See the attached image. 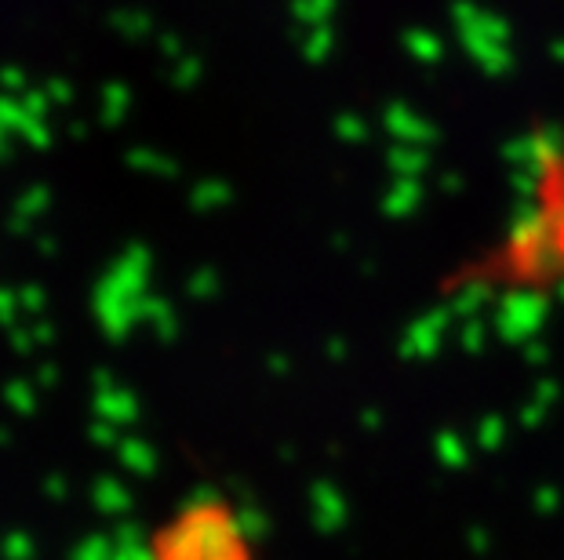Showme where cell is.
Masks as SVG:
<instances>
[{
    "mask_svg": "<svg viewBox=\"0 0 564 560\" xmlns=\"http://www.w3.org/2000/svg\"><path fill=\"white\" fill-rule=\"evenodd\" d=\"M241 539L237 517L226 520L219 510L182 513L157 542V560H244Z\"/></svg>",
    "mask_w": 564,
    "mask_h": 560,
    "instance_id": "1",
    "label": "cell"
},
{
    "mask_svg": "<svg viewBox=\"0 0 564 560\" xmlns=\"http://www.w3.org/2000/svg\"><path fill=\"white\" fill-rule=\"evenodd\" d=\"M135 259H142V251H128V259L117 262L113 273H106L95 291V313H99V324L106 335L121 339L128 324L139 317V295L135 291L142 288V262L135 266Z\"/></svg>",
    "mask_w": 564,
    "mask_h": 560,
    "instance_id": "2",
    "label": "cell"
},
{
    "mask_svg": "<svg viewBox=\"0 0 564 560\" xmlns=\"http://www.w3.org/2000/svg\"><path fill=\"white\" fill-rule=\"evenodd\" d=\"M95 419L99 422H110V426H121V422H131L139 411H135V400H131V393L117 390L106 375H95Z\"/></svg>",
    "mask_w": 564,
    "mask_h": 560,
    "instance_id": "3",
    "label": "cell"
},
{
    "mask_svg": "<svg viewBox=\"0 0 564 560\" xmlns=\"http://www.w3.org/2000/svg\"><path fill=\"white\" fill-rule=\"evenodd\" d=\"M91 499H95V510L106 513V517H121V513H128V506H131V495L124 491V484H117L113 477L95 480Z\"/></svg>",
    "mask_w": 564,
    "mask_h": 560,
    "instance_id": "4",
    "label": "cell"
},
{
    "mask_svg": "<svg viewBox=\"0 0 564 560\" xmlns=\"http://www.w3.org/2000/svg\"><path fill=\"white\" fill-rule=\"evenodd\" d=\"M51 204V190L48 186H33V190H26V197H19V204H15V219H11V230H30V222L37 219V215H44V208Z\"/></svg>",
    "mask_w": 564,
    "mask_h": 560,
    "instance_id": "5",
    "label": "cell"
},
{
    "mask_svg": "<svg viewBox=\"0 0 564 560\" xmlns=\"http://www.w3.org/2000/svg\"><path fill=\"white\" fill-rule=\"evenodd\" d=\"M121 462L124 466H128L131 473H142V477H146V473H153V451H150V444H146V440H124L121 444Z\"/></svg>",
    "mask_w": 564,
    "mask_h": 560,
    "instance_id": "6",
    "label": "cell"
},
{
    "mask_svg": "<svg viewBox=\"0 0 564 560\" xmlns=\"http://www.w3.org/2000/svg\"><path fill=\"white\" fill-rule=\"evenodd\" d=\"M113 553H117L113 535H88L81 546H73L70 560H113Z\"/></svg>",
    "mask_w": 564,
    "mask_h": 560,
    "instance_id": "7",
    "label": "cell"
},
{
    "mask_svg": "<svg viewBox=\"0 0 564 560\" xmlns=\"http://www.w3.org/2000/svg\"><path fill=\"white\" fill-rule=\"evenodd\" d=\"M4 400H8L11 411H19V415H33V408H37V393H33V386L26 379H15L8 382V390H4Z\"/></svg>",
    "mask_w": 564,
    "mask_h": 560,
    "instance_id": "8",
    "label": "cell"
},
{
    "mask_svg": "<svg viewBox=\"0 0 564 560\" xmlns=\"http://www.w3.org/2000/svg\"><path fill=\"white\" fill-rule=\"evenodd\" d=\"M33 539L26 535V531H11V535H4V542H0V557L4 560H33Z\"/></svg>",
    "mask_w": 564,
    "mask_h": 560,
    "instance_id": "9",
    "label": "cell"
},
{
    "mask_svg": "<svg viewBox=\"0 0 564 560\" xmlns=\"http://www.w3.org/2000/svg\"><path fill=\"white\" fill-rule=\"evenodd\" d=\"M124 106H128V95H124L121 84H113V88L106 84V88H102V120H106V124H117Z\"/></svg>",
    "mask_w": 564,
    "mask_h": 560,
    "instance_id": "10",
    "label": "cell"
},
{
    "mask_svg": "<svg viewBox=\"0 0 564 560\" xmlns=\"http://www.w3.org/2000/svg\"><path fill=\"white\" fill-rule=\"evenodd\" d=\"M0 91L11 95V99H22V95H26V73L15 70V66H4V70H0Z\"/></svg>",
    "mask_w": 564,
    "mask_h": 560,
    "instance_id": "11",
    "label": "cell"
},
{
    "mask_svg": "<svg viewBox=\"0 0 564 560\" xmlns=\"http://www.w3.org/2000/svg\"><path fill=\"white\" fill-rule=\"evenodd\" d=\"M22 110L30 113L33 120H48V110H51V99L48 95H44V91H26V95H22Z\"/></svg>",
    "mask_w": 564,
    "mask_h": 560,
    "instance_id": "12",
    "label": "cell"
},
{
    "mask_svg": "<svg viewBox=\"0 0 564 560\" xmlns=\"http://www.w3.org/2000/svg\"><path fill=\"white\" fill-rule=\"evenodd\" d=\"M22 139L30 142L33 150H44V146H51V128H48V120H30V128L22 131Z\"/></svg>",
    "mask_w": 564,
    "mask_h": 560,
    "instance_id": "13",
    "label": "cell"
},
{
    "mask_svg": "<svg viewBox=\"0 0 564 560\" xmlns=\"http://www.w3.org/2000/svg\"><path fill=\"white\" fill-rule=\"evenodd\" d=\"M15 299H19V310H22V313H41V310H44V291L37 288V284L22 288L19 295H15Z\"/></svg>",
    "mask_w": 564,
    "mask_h": 560,
    "instance_id": "14",
    "label": "cell"
},
{
    "mask_svg": "<svg viewBox=\"0 0 564 560\" xmlns=\"http://www.w3.org/2000/svg\"><path fill=\"white\" fill-rule=\"evenodd\" d=\"M15 317H19V299L11 291H0V324L15 328Z\"/></svg>",
    "mask_w": 564,
    "mask_h": 560,
    "instance_id": "15",
    "label": "cell"
},
{
    "mask_svg": "<svg viewBox=\"0 0 564 560\" xmlns=\"http://www.w3.org/2000/svg\"><path fill=\"white\" fill-rule=\"evenodd\" d=\"M113 542H117V546H146V542H142V528L139 524H121V528L113 531Z\"/></svg>",
    "mask_w": 564,
    "mask_h": 560,
    "instance_id": "16",
    "label": "cell"
},
{
    "mask_svg": "<svg viewBox=\"0 0 564 560\" xmlns=\"http://www.w3.org/2000/svg\"><path fill=\"white\" fill-rule=\"evenodd\" d=\"M91 440H95L99 448H113V444H117V426L95 419V426H91Z\"/></svg>",
    "mask_w": 564,
    "mask_h": 560,
    "instance_id": "17",
    "label": "cell"
},
{
    "mask_svg": "<svg viewBox=\"0 0 564 560\" xmlns=\"http://www.w3.org/2000/svg\"><path fill=\"white\" fill-rule=\"evenodd\" d=\"M44 95L51 99V106H66V102L73 99V91H70V84H66V80H51L48 88H44Z\"/></svg>",
    "mask_w": 564,
    "mask_h": 560,
    "instance_id": "18",
    "label": "cell"
},
{
    "mask_svg": "<svg viewBox=\"0 0 564 560\" xmlns=\"http://www.w3.org/2000/svg\"><path fill=\"white\" fill-rule=\"evenodd\" d=\"M113 560H157V550H146V546H117Z\"/></svg>",
    "mask_w": 564,
    "mask_h": 560,
    "instance_id": "19",
    "label": "cell"
},
{
    "mask_svg": "<svg viewBox=\"0 0 564 560\" xmlns=\"http://www.w3.org/2000/svg\"><path fill=\"white\" fill-rule=\"evenodd\" d=\"M44 491H48L55 502H62V499H66V480H62V477H48V480H44Z\"/></svg>",
    "mask_w": 564,
    "mask_h": 560,
    "instance_id": "20",
    "label": "cell"
},
{
    "mask_svg": "<svg viewBox=\"0 0 564 560\" xmlns=\"http://www.w3.org/2000/svg\"><path fill=\"white\" fill-rule=\"evenodd\" d=\"M37 379H41V382H37V386H44V390H51V386H55V379H59V371H55V368H48V364H44V368H41V375H37Z\"/></svg>",
    "mask_w": 564,
    "mask_h": 560,
    "instance_id": "21",
    "label": "cell"
},
{
    "mask_svg": "<svg viewBox=\"0 0 564 560\" xmlns=\"http://www.w3.org/2000/svg\"><path fill=\"white\" fill-rule=\"evenodd\" d=\"M8 135H11V131H8V128H4V124H0V153L8 150Z\"/></svg>",
    "mask_w": 564,
    "mask_h": 560,
    "instance_id": "22",
    "label": "cell"
},
{
    "mask_svg": "<svg viewBox=\"0 0 564 560\" xmlns=\"http://www.w3.org/2000/svg\"><path fill=\"white\" fill-rule=\"evenodd\" d=\"M4 444H11V433L8 430H0V448H4Z\"/></svg>",
    "mask_w": 564,
    "mask_h": 560,
    "instance_id": "23",
    "label": "cell"
}]
</instances>
